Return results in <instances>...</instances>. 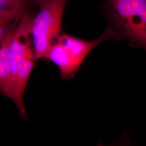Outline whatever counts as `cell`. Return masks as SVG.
Listing matches in <instances>:
<instances>
[{"mask_svg":"<svg viewBox=\"0 0 146 146\" xmlns=\"http://www.w3.org/2000/svg\"><path fill=\"white\" fill-rule=\"evenodd\" d=\"M19 22H12L0 17V44L15 31Z\"/></svg>","mask_w":146,"mask_h":146,"instance_id":"7","label":"cell"},{"mask_svg":"<svg viewBox=\"0 0 146 146\" xmlns=\"http://www.w3.org/2000/svg\"><path fill=\"white\" fill-rule=\"evenodd\" d=\"M68 0H39L31 36L35 60L48 58L52 44L62 31V20Z\"/></svg>","mask_w":146,"mask_h":146,"instance_id":"3","label":"cell"},{"mask_svg":"<svg viewBox=\"0 0 146 146\" xmlns=\"http://www.w3.org/2000/svg\"><path fill=\"white\" fill-rule=\"evenodd\" d=\"M39 0H0V17L18 22L38 7Z\"/></svg>","mask_w":146,"mask_h":146,"instance_id":"5","label":"cell"},{"mask_svg":"<svg viewBox=\"0 0 146 146\" xmlns=\"http://www.w3.org/2000/svg\"><path fill=\"white\" fill-rule=\"evenodd\" d=\"M13 32L0 44V92L8 97L11 89V70L8 51Z\"/></svg>","mask_w":146,"mask_h":146,"instance_id":"6","label":"cell"},{"mask_svg":"<svg viewBox=\"0 0 146 146\" xmlns=\"http://www.w3.org/2000/svg\"><path fill=\"white\" fill-rule=\"evenodd\" d=\"M111 38L113 34L108 27L99 38L92 41L61 34L53 43L47 59L58 66L63 78H72L95 47Z\"/></svg>","mask_w":146,"mask_h":146,"instance_id":"2","label":"cell"},{"mask_svg":"<svg viewBox=\"0 0 146 146\" xmlns=\"http://www.w3.org/2000/svg\"><path fill=\"white\" fill-rule=\"evenodd\" d=\"M34 48L30 49L23 58L17 69L14 79L9 98L15 104L21 116L26 119L27 113L23 102V94L35 64Z\"/></svg>","mask_w":146,"mask_h":146,"instance_id":"4","label":"cell"},{"mask_svg":"<svg viewBox=\"0 0 146 146\" xmlns=\"http://www.w3.org/2000/svg\"><path fill=\"white\" fill-rule=\"evenodd\" d=\"M103 10L113 38L146 51V0H104Z\"/></svg>","mask_w":146,"mask_h":146,"instance_id":"1","label":"cell"}]
</instances>
